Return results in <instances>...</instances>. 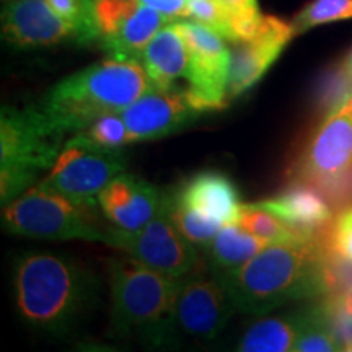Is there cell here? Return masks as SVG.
<instances>
[{
    "instance_id": "cell-1",
    "label": "cell",
    "mask_w": 352,
    "mask_h": 352,
    "mask_svg": "<svg viewBox=\"0 0 352 352\" xmlns=\"http://www.w3.org/2000/svg\"><path fill=\"white\" fill-rule=\"evenodd\" d=\"M327 228L311 239L267 245L236 271L215 277L235 310L266 315L285 303L329 296Z\"/></svg>"
},
{
    "instance_id": "cell-2",
    "label": "cell",
    "mask_w": 352,
    "mask_h": 352,
    "mask_svg": "<svg viewBox=\"0 0 352 352\" xmlns=\"http://www.w3.org/2000/svg\"><path fill=\"white\" fill-rule=\"evenodd\" d=\"M98 290L94 272L67 256L30 253L13 270V296L20 316L47 333L72 331L95 307Z\"/></svg>"
},
{
    "instance_id": "cell-3",
    "label": "cell",
    "mask_w": 352,
    "mask_h": 352,
    "mask_svg": "<svg viewBox=\"0 0 352 352\" xmlns=\"http://www.w3.org/2000/svg\"><path fill=\"white\" fill-rule=\"evenodd\" d=\"M152 88L140 63L107 59L63 78L41 107L65 134L80 132L103 114L121 113Z\"/></svg>"
},
{
    "instance_id": "cell-4",
    "label": "cell",
    "mask_w": 352,
    "mask_h": 352,
    "mask_svg": "<svg viewBox=\"0 0 352 352\" xmlns=\"http://www.w3.org/2000/svg\"><path fill=\"white\" fill-rule=\"evenodd\" d=\"M109 284L114 331L153 346L175 344L176 277L126 254L109 261Z\"/></svg>"
},
{
    "instance_id": "cell-5",
    "label": "cell",
    "mask_w": 352,
    "mask_h": 352,
    "mask_svg": "<svg viewBox=\"0 0 352 352\" xmlns=\"http://www.w3.org/2000/svg\"><path fill=\"white\" fill-rule=\"evenodd\" d=\"M65 132L41 104L2 108L0 113V195L3 206L19 197L51 170L64 145Z\"/></svg>"
},
{
    "instance_id": "cell-6",
    "label": "cell",
    "mask_w": 352,
    "mask_h": 352,
    "mask_svg": "<svg viewBox=\"0 0 352 352\" xmlns=\"http://www.w3.org/2000/svg\"><path fill=\"white\" fill-rule=\"evenodd\" d=\"M290 178L318 188L333 209L352 206V96L323 114L292 165Z\"/></svg>"
},
{
    "instance_id": "cell-7",
    "label": "cell",
    "mask_w": 352,
    "mask_h": 352,
    "mask_svg": "<svg viewBox=\"0 0 352 352\" xmlns=\"http://www.w3.org/2000/svg\"><path fill=\"white\" fill-rule=\"evenodd\" d=\"M91 209L38 183L3 206L2 223L8 233L19 236L104 243L107 230L96 226Z\"/></svg>"
},
{
    "instance_id": "cell-8",
    "label": "cell",
    "mask_w": 352,
    "mask_h": 352,
    "mask_svg": "<svg viewBox=\"0 0 352 352\" xmlns=\"http://www.w3.org/2000/svg\"><path fill=\"white\" fill-rule=\"evenodd\" d=\"M122 151V147L101 145L77 132L64 142L50 175L39 183L77 204L95 209L100 192L127 168Z\"/></svg>"
},
{
    "instance_id": "cell-9",
    "label": "cell",
    "mask_w": 352,
    "mask_h": 352,
    "mask_svg": "<svg viewBox=\"0 0 352 352\" xmlns=\"http://www.w3.org/2000/svg\"><path fill=\"white\" fill-rule=\"evenodd\" d=\"M104 243L176 279L199 270L201 259L196 245H192L175 226L165 192H162L160 209L147 226L138 232H126L116 227L108 228Z\"/></svg>"
},
{
    "instance_id": "cell-10",
    "label": "cell",
    "mask_w": 352,
    "mask_h": 352,
    "mask_svg": "<svg viewBox=\"0 0 352 352\" xmlns=\"http://www.w3.org/2000/svg\"><path fill=\"white\" fill-rule=\"evenodd\" d=\"M189 51L188 96L201 114L228 104V76L232 52L226 39L197 21H175Z\"/></svg>"
},
{
    "instance_id": "cell-11",
    "label": "cell",
    "mask_w": 352,
    "mask_h": 352,
    "mask_svg": "<svg viewBox=\"0 0 352 352\" xmlns=\"http://www.w3.org/2000/svg\"><path fill=\"white\" fill-rule=\"evenodd\" d=\"M168 21L142 0H95L96 43L109 59L140 63L147 44Z\"/></svg>"
},
{
    "instance_id": "cell-12",
    "label": "cell",
    "mask_w": 352,
    "mask_h": 352,
    "mask_svg": "<svg viewBox=\"0 0 352 352\" xmlns=\"http://www.w3.org/2000/svg\"><path fill=\"white\" fill-rule=\"evenodd\" d=\"M196 272L178 279L175 323L178 331L189 336L214 340L227 324L235 307L215 277L209 279Z\"/></svg>"
},
{
    "instance_id": "cell-13",
    "label": "cell",
    "mask_w": 352,
    "mask_h": 352,
    "mask_svg": "<svg viewBox=\"0 0 352 352\" xmlns=\"http://www.w3.org/2000/svg\"><path fill=\"white\" fill-rule=\"evenodd\" d=\"M296 36L292 23L272 15H263L253 36L232 43L228 100L243 95L261 80L290 39Z\"/></svg>"
},
{
    "instance_id": "cell-14",
    "label": "cell",
    "mask_w": 352,
    "mask_h": 352,
    "mask_svg": "<svg viewBox=\"0 0 352 352\" xmlns=\"http://www.w3.org/2000/svg\"><path fill=\"white\" fill-rule=\"evenodd\" d=\"M132 140H153L175 134L201 116L188 96V88H152L121 111Z\"/></svg>"
},
{
    "instance_id": "cell-15",
    "label": "cell",
    "mask_w": 352,
    "mask_h": 352,
    "mask_svg": "<svg viewBox=\"0 0 352 352\" xmlns=\"http://www.w3.org/2000/svg\"><path fill=\"white\" fill-rule=\"evenodd\" d=\"M2 36L20 50L78 43L77 32L60 19L46 0H15L2 12Z\"/></svg>"
},
{
    "instance_id": "cell-16",
    "label": "cell",
    "mask_w": 352,
    "mask_h": 352,
    "mask_svg": "<svg viewBox=\"0 0 352 352\" xmlns=\"http://www.w3.org/2000/svg\"><path fill=\"white\" fill-rule=\"evenodd\" d=\"M162 192L145 179L121 173L98 196V206L113 227L138 232L155 217Z\"/></svg>"
},
{
    "instance_id": "cell-17",
    "label": "cell",
    "mask_w": 352,
    "mask_h": 352,
    "mask_svg": "<svg viewBox=\"0 0 352 352\" xmlns=\"http://www.w3.org/2000/svg\"><path fill=\"white\" fill-rule=\"evenodd\" d=\"M173 199L199 217L226 227L236 223L241 202L239 189L227 175L202 171L171 191Z\"/></svg>"
},
{
    "instance_id": "cell-18",
    "label": "cell",
    "mask_w": 352,
    "mask_h": 352,
    "mask_svg": "<svg viewBox=\"0 0 352 352\" xmlns=\"http://www.w3.org/2000/svg\"><path fill=\"white\" fill-rule=\"evenodd\" d=\"M252 204L270 210L289 226L310 236L318 235L334 219L333 206L318 188L294 179L279 195Z\"/></svg>"
},
{
    "instance_id": "cell-19",
    "label": "cell",
    "mask_w": 352,
    "mask_h": 352,
    "mask_svg": "<svg viewBox=\"0 0 352 352\" xmlns=\"http://www.w3.org/2000/svg\"><path fill=\"white\" fill-rule=\"evenodd\" d=\"M140 64L153 88L175 87L178 78H188L189 51L184 36L175 23L165 25L144 50Z\"/></svg>"
},
{
    "instance_id": "cell-20",
    "label": "cell",
    "mask_w": 352,
    "mask_h": 352,
    "mask_svg": "<svg viewBox=\"0 0 352 352\" xmlns=\"http://www.w3.org/2000/svg\"><path fill=\"white\" fill-rule=\"evenodd\" d=\"M267 245H271L270 241L258 239L236 223L222 227L212 243L208 246L214 277H222L236 271Z\"/></svg>"
},
{
    "instance_id": "cell-21",
    "label": "cell",
    "mask_w": 352,
    "mask_h": 352,
    "mask_svg": "<svg viewBox=\"0 0 352 352\" xmlns=\"http://www.w3.org/2000/svg\"><path fill=\"white\" fill-rule=\"evenodd\" d=\"M300 331V314L254 321L239 342L243 352H285L294 351Z\"/></svg>"
},
{
    "instance_id": "cell-22",
    "label": "cell",
    "mask_w": 352,
    "mask_h": 352,
    "mask_svg": "<svg viewBox=\"0 0 352 352\" xmlns=\"http://www.w3.org/2000/svg\"><path fill=\"white\" fill-rule=\"evenodd\" d=\"M297 352L342 351V344L329 320L324 300L300 314V331L294 344Z\"/></svg>"
},
{
    "instance_id": "cell-23",
    "label": "cell",
    "mask_w": 352,
    "mask_h": 352,
    "mask_svg": "<svg viewBox=\"0 0 352 352\" xmlns=\"http://www.w3.org/2000/svg\"><path fill=\"white\" fill-rule=\"evenodd\" d=\"M236 226H240L252 235L263 239L270 243H280V241H292L311 239L310 235H305L297 228L289 226L283 219H279L270 210L259 209L256 206L241 204V210L236 220ZM316 236V235H315Z\"/></svg>"
},
{
    "instance_id": "cell-24",
    "label": "cell",
    "mask_w": 352,
    "mask_h": 352,
    "mask_svg": "<svg viewBox=\"0 0 352 352\" xmlns=\"http://www.w3.org/2000/svg\"><path fill=\"white\" fill-rule=\"evenodd\" d=\"M186 19L208 26L226 41H236L235 15L227 0H188Z\"/></svg>"
},
{
    "instance_id": "cell-25",
    "label": "cell",
    "mask_w": 352,
    "mask_h": 352,
    "mask_svg": "<svg viewBox=\"0 0 352 352\" xmlns=\"http://www.w3.org/2000/svg\"><path fill=\"white\" fill-rule=\"evenodd\" d=\"M352 19V0H311L292 21L296 34H302L315 26Z\"/></svg>"
},
{
    "instance_id": "cell-26",
    "label": "cell",
    "mask_w": 352,
    "mask_h": 352,
    "mask_svg": "<svg viewBox=\"0 0 352 352\" xmlns=\"http://www.w3.org/2000/svg\"><path fill=\"white\" fill-rule=\"evenodd\" d=\"M57 15L77 32L78 44L96 43L95 0H46Z\"/></svg>"
},
{
    "instance_id": "cell-27",
    "label": "cell",
    "mask_w": 352,
    "mask_h": 352,
    "mask_svg": "<svg viewBox=\"0 0 352 352\" xmlns=\"http://www.w3.org/2000/svg\"><path fill=\"white\" fill-rule=\"evenodd\" d=\"M165 196L166 202H168L170 215L171 219H173L175 226L178 227V230L182 232L192 245L208 250V246L212 243V240L220 232L222 226L210 222V220L202 219L195 212H191L189 209L183 208L182 204H178V202L173 199L171 191H165Z\"/></svg>"
},
{
    "instance_id": "cell-28",
    "label": "cell",
    "mask_w": 352,
    "mask_h": 352,
    "mask_svg": "<svg viewBox=\"0 0 352 352\" xmlns=\"http://www.w3.org/2000/svg\"><path fill=\"white\" fill-rule=\"evenodd\" d=\"M80 134L101 145H108V147H124V145L134 142L121 113H109L96 118L91 124L80 131Z\"/></svg>"
},
{
    "instance_id": "cell-29",
    "label": "cell",
    "mask_w": 352,
    "mask_h": 352,
    "mask_svg": "<svg viewBox=\"0 0 352 352\" xmlns=\"http://www.w3.org/2000/svg\"><path fill=\"white\" fill-rule=\"evenodd\" d=\"M327 243L334 253L352 261V206L341 209L334 215L327 232Z\"/></svg>"
},
{
    "instance_id": "cell-30",
    "label": "cell",
    "mask_w": 352,
    "mask_h": 352,
    "mask_svg": "<svg viewBox=\"0 0 352 352\" xmlns=\"http://www.w3.org/2000/svg\"><path fill=\"white\" fill-rule=\"evenodd\" d=\"M227 2L232 8L233 15H235L236 41L253 36L263 20L258 0H227Z\"/></svg>"
},
{
    "instance_id": "cell-31",
    "label": "cell",
    "mask_w": 352,
    "mask_h": 352,
    "mask_svg": "<svg viewBox=\"0 0 352 352\" xmlns=\"http://www.w3.org/2000/svg\"><path fill=\"white\" fill-rule=\"evenodd\" d=\"M323 298L331 314L352 323V283L344 290H341V292Z\"/></svg>"
},
{
    "instance_id": "cell-32",
    "label": "cell",
    "mask_w": 352,
    "mask_h": 352,
    "mask_svg": "<svg viewBox=\"0 0 352 352\" xmlns=\"http://www.w3.org/2000/svg\"><path fill=\"white\" fill-rule=\"evenodd\" d=\"M145 6L160 12L170 21L186 19L188 0H142Z\"/></svg>"
},
{
    "instance_id": "cell-33",
    "label": "cell",
    "mask_w": 352,
    "mask_h": 352,
    "mask_svg": "<svg viewBox=\"0 0 352 352\" xmlns=\"http://www.w3.org/2000/svg\"><path fill=\"white\" fill-rule=\"evenodd\" d=\"M340 65H341V69L347 74V76L352 77V50L347 52V56L342 59V63Z\"/></svg>"
}]
</instances>
